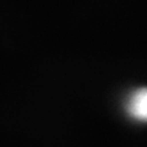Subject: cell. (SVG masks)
I'll use <instances>...</instances> for the list:
<instances>
[{"label": "cell", "mask_w": 147, "mask_h": 147, "mask_svg": "<svg viewBox=\"0 0 147 147\" xmlns=\"http://www.w3.org/2000/svg\"><path fill=\"white\" fill-rule=\"evenodd\" d=\"M127 109L134 118L145 120L147 115V94L145 88L137 90L130 97Z\"/></svg>", "instance_id": "1"}]
</instances>
